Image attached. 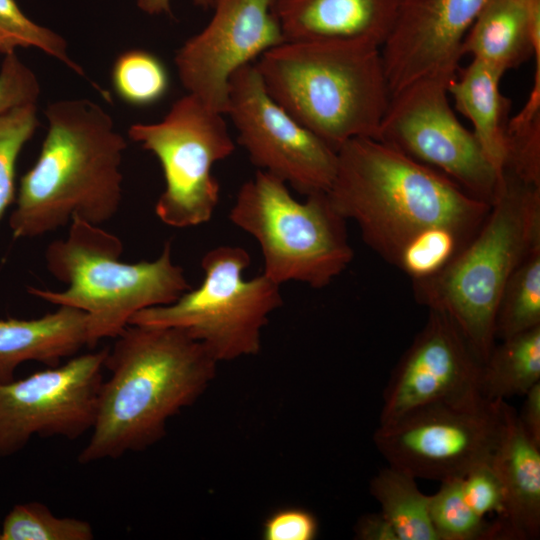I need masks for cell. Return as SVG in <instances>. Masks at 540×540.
<instances>
[{
	"label": "cell",
	"instance_id": "cell-1",
	"mask_svg": "<svg viewBox=\"0 0 540 540\" xmlns=\"http://www.w3.org/2000/svg\"><path fill=\"white\" fill-rule=\"evenodd\" d=\"M327 196L364 242L412 281L448 264L476 235L489 204L440 171L373 138L337 150Z\"/></svg>",
	"mask_w": 540,
	"mask_h": 540
},
{
	"label": "cell",
	"instance_id": "cell-2",
	"mask_svg": "<svg viewBox=\"0 0 540 540\" xmlns=\"http://www.w3.org/2000/svg\"><path fill=\"white\" fill-rule=\"evenodd\" d=\"M115 339L91 436L78 455L81 464L157 443L168 421L198 400L215 377L218 362L181 329L128 324Z\"/></svg>",
	"mask_w": 540,
	"mask_h": 540
},
{
	"label": "cell",
	"instance_id": "cell-3",
	"mask_svg": "<svg viewBox=\"0 0 540 540\" xmlns=\"http://www.w3.org/2000/svg\"><path fill=\"white\" fill-rule=\"evenodd\" d=\"M45 115L46 137L9 217L14 238L53 232L73 217L100 226L120 207L127 144L111 116L88 99L55 101Z\"/></svg>",
	"mask_w": 540,
	"mask_h": 540
},
{
	"label": "cell",
	"instance_id": "cell-4",
	"mask_svg": "<svg viewBox=\"0 0 540 540\" xmlns=\"http://www.w3.org/2000/svg\"><path fill=\"white\" fill-rule=\"evenodd\" d=\"M269 95L336 152L377 139L391 92L381 48L361 41H284L254 63Z\"/></svg>",
	"mask_w": 540,
	"mask_h": 540
},
{
	"label": "cell",
	"instance_id": "cell-5",
	"mask_svg": "<svg viewBox=\"0 0 540 540\" xmlns=\"http://www.w3.org/2000/svg\"><path fill=\"white\" fill-rule=\"evenodd\" d=\"M540 242V185L502 171L495 200L472 240L435 274L412 281L418 303L448 314L484 363L496 344L504 287Z\"/></svg>",
	"mask_w": 540,
	"mask_h": 540
},
{
	"label": "cell",
	"instance_id": "cell-6",
	"mask_svg": "<svg viewBox=\"0 0 540 540\" xmlns=\"http://www.w3.org/2000/svg\"><path fill=\"white\" fill-rule=\"evenodd\" d=\"M122 252L116 235L73 217L67 238L53 241L45 252L48 271L67 289L27 291L87 313L94 347L101 339L116 338L137 312L171 304L192 288L183 269L172 262L170 242L153 261L122 262Z\"/></svg>",
	"mask_w": 540,
	"mask_h": 540
},
{
	"label": "cell",
	"instance_id": "cell-7",
	"mask_svg": "<svg viewBox=\"0 0 540 540\" xmlns=\"http://www.w3.org/2000/svg\"><path fill=\"white\" fill-rule=\"evenodd\" d=\"M229 218L258 241L263 274L279 285L298 281L323 288L354 256L346 219L326 192L299 202L285 182L262 170L240 187Z\"/></svg>",
	"mask_w": 540,
	"mask_h": 540
},
{
	"label": "cell",
	"instance_id": "cell-8",
	"mask_svg": "<svg viewBox=\"0 0 540 540\" xmlns=\"http://www.w3.org/2000/svg\"><path fill=\"white\" fill-rule=\"evenodd\" d=\"M250 256L242 247L219 246L201 260L204 278L168 305L143 309L129 324L173 327L201 342L217 362L260 351L261 332L282 303L280 285L264 274L246 280Z\"/></svg>",
	"mask_w": 540,
	"mask_h": 540
},
{
	"label": "cell",
	"instance_id": "cell-9",
	"mask_svg": "<svg viewBox=\"0 0 540 540\" xmlns=\"http://www.w3.org/2000/svg\"><path fill=\"white\" fill-rule=\"evenodd\" d=\"M223 116L187 93L160 122L129 127V138L152 152L162 167L165 189L155 212L163 223L185 228L211 219L220 193L212 167L235 150Z\"/></svg>",
	"mask_w": 540,
	"mask_h": 540
},
{
	"label": "cell",
	"instance_id": "cell-10",
	"mask_svg": "<svg viewBox=\"0 0 540 540\" xmlns=\"http://www.w3.org/2000/svg\"><path fill=\"white\" fill-rule=\"evenodd\" d=\"M505 400L438 403L379 424L373 437L389 463L413 477L443 482L491 462L505 422Z\"/></svg>",
	"mask_w": 540,
	"mask_h": 540
},
{
	"label": "cell",
	"instance_id": "cell-11",
	"mask_svg": "<svg viewBox=\"0 0 540 540\" xmlns=\"http://www.w3.org/2000/svg\"><path fill=\"white\" fill-rule=\"evenodd\" d=\"M450 81L420 78L391 95L377 140L448 176L491 205L501 174L448 101Z\"/></svg>",
	"mask_w": 540,
	"mask_h": 540
},
{
	"label": "cell",
	"instance_id": "cell-12",
	"mask_svg": "<svg viewBox=\"0 0 540 540\" xmlns=\"http://www.w3.org/2000/svg\"><path fill=\"white\" fill-rule=\"evenodd\" d=\"M225 114L238 132V143L260 170L305 196L328 191L337 152L269 95L254 63L230 76Z\"/></svg>",
	"mask_w": 540,
	"mask_h": 540
},
{
	"label": "cell",
	"instance_id": "cell-13",
	"mask_svg": "<svg viewBox=\"0 0 540 540\" xmlns=\"http://www.w3.org/2000/svg\"><path fill=\"white\" fill-rule=\"evenodd\" d=\"M108 349L0 382V459L20 452L34 436L74 440L91 431Z\"/></svg>",
	"mask_w": 540,
	"mask_h": 540
},
{
	"label": "cell",
	"instance_id": "cell-14",
	"mask_svg": "<svg viewBox=\"0 0 540 540\" xmlns=\"http://www.w3.org/2000/svg\"><path fill=\"white\" fill-rule=\"evenodd\" d=\"M274 0H214L208 24L176 52L179 79L189 94L225 115L230 76L284 42Z\"/></svg>",
	"mask_w": 540,
	"mask_h": 540
},
{
	"label": "cell",
	"instance_id": "cell-15",
	"mask_svg": "<svg viewBox=\"0 0 540 540\" xmlns=\"http://www.w3.org/2000/svg\"><path fill=\"white\" fill-rule=\"evenodd\" d=\"M483 362L452 320L429 309L427 321L396 365L383 393L380 424L424 406L482 398Z\"/></svg>",
	"mask_w": 540,
	"mask_h": 540
},
{
	"label": "cell",
	"instance_id": "cell-16",
	"mask_svg": "<svg viewBox=\"0 0 540 540\" xmlns=\"http://www.w3.org/2000/svg\"><path fill=\"white\" fill-rule=\"evenodd\" d=\"M488 0H400L381 47L391 95L424 77L451 81L461 46Z\"/></svg>",
	"mask_w": 540,
	"mask_h": 540
},
{
	"label": "cell",
	"instance_id": "cell-17",
	"mask_svg": "<svg viewBox=\"0 0 540 540\" xmlns=\"http://www.w3.org/2000/svg\"><path fill=\"white\" fill-rule=\"evenodd\" d=\"M400 0H274L284 41H361L382 47Z\"/></svg>",
	"mask_w": 540,
	"mask_h": 540
},
{
	"label": "cell",
	"instance_id": "cell-18",
	"mask_svg": "<svg viewBox=\"0 0 540 540\" xmlns=\"http://www.w3.org/2000/svg\"><path fill=\"white\" fill-rule=\"evenodd\" d=\"M492 465L504 493V512L497 521L503 539L539 538L540 446L527 435L518 413L507 402Z\"/></svg>",
	"mask_w": 540,
	"mask_h": 540
},
{
	"label": "cell",
	"instance_id": "cell-19",
	"mask_svg": "<svg viewBox=\"0 0 540 540\" xmlns=\"http://www.w3.org/2000/svg\"><path fill=\"white\" fill-rule=\"evenodd\" d=\"M84 347L93 346L88 315L82 310L59 306L39 318H0V382L15 379V370L23 362L55 367Z\"/></svg>",
	"mask_w": 540,
	"mask_h": 540
},
{
	"label": "cell",
	"instance_id": "cell-20",
	"mask_svg": "<svg viewBox=\"0 0 540 540\" xmlns=\"http://www.w3.org/2000/svg\"><path fill=\"white\" fill-rule=\"evenodd\" d=\"M540 50V0H488L464 37L461 54L506 73Z\"/></svg>",
	"mask_w": 540,
	"mask_h": 540
},
{
	"label": "cell",
	"instance_id": "cell-21",
	"mask_svg": "<svg viewBox=\"0 0 540 540\" xmlns=\"http://www.w3.org/2000/svg\"><path fill=\"white\" fill-rule=\"evenodd\" d=\"M505 73L472 59L471 63L448 84L455 108L473 124V134L485 156L499 174L507 160V126L511 101L500 91Z\"/></svg>",
	"mask_w": 540,
	"mask_h": 540
},
{
	"label": "cell",
	"instance_id": "cell-22",
	"mask_svg": "<svg viewBox=\"0 0 540 540\" xmlns=\"http://www.w3.org/2000/svg\"><path fill=\"white\" fill-rule=\"evenodd\" d=\"M540 382V326L502 339L482 365L481 394L488 400L524 396Z\"/></svg>",
	"mask_w": 540,
	"mask_h": 540
},
{
	"label": "cell",
	"instance_id": "cell-23",
	"mask_svg": "<svg viewBox=\"0 0 540 540\" xmlns=\"http://www.w3.org/2000/svg\"><path fill=\"white\" fill-rule=\"evenodd\" d=\"M370 493L398 540H439L429 515V495L420 491L415 477L386 467L371 480Z\"/></svg>",
	"mask_w": 540,
	"mask_h": 540
},
{
	"label": "cell",
	"instance_id": "cell-24",
	"mask_svg": "<svg viewBox=\"0 0 540 540\" xmlns=\"http://www.w3.org/2000/svg\"><path fill=\"white\" fill-rule=\"evenodd\" d=\"M540 326V242L509 277L495 318V338L506 339Z\"/></svg>",
	"mask_w": 540,
	"mask_h": 540
},
{
	"label": "cell",
	"instance_id": "cell-25",
	"mask_svg": "<svg viewBox=\"0 0 540 540\" xmlns=\"http://www.w3.org/2000/svg\"><path fill=\"white\" fill-rule=\"evenodd\" d=\"M429 495V515L439 540L503 539L500 525L488 523L466 502L461 478L440 482Z\"/></svg>",
	"mask_w": 540,
	"mask_h": 540
},
{
	"label": "cell",
	"instance_id": "cell-26",
	"mask_svg": "<svg viewBox=\"0 0 540 540\" xmlns=\"http://www.w3.org/2000/svg\"><path fill=\"white\" fill-rule=\"evenodd\" d=\"M112 85L126 103L144 107L155 104L169 90V73L153 53L132 49L121 53L112 67Z\"/></svg>",
	"mask_w": 540,
	"mask_h": 540
},
{
	"label": "cell",
	"instance_id": "cell-27",
	"mask_svg": "<svg viewBox=\"0 0 540 540\" xmlns=\"http://www.w3.org/2000/svg\"><path fill=\"white\" fill-rule=\"evenodd\" d=\"M94 531L85 520L58 517L40 502L13 506L0 529V540H92Z\"/></svg>",
	"mask_w": 540,
	"mask_h": 540
},
{
	"label": "cell",
	"instance_id": "cell-28",
	"mask_svg": "<svg viewBox=\"0 0 540 540\" xmlns=\"http://www.w3.org/2000/svg\"><path fill=\"white\" fill-rule=\"evenodd\" d=\"M29 47L56 58L85 77L83 68L69 56L67 42L60 34L27 17L15 0H0V53L6 55Z\"/></svg>",
	"mask_w": 540,
	"mask_h": 540
},
{
	"label": "cell",
	"instance_id": "cell-29",
	"mask_svg": "<svg viewBox=\"0 0 540 540\" xmlns=\"http://www.w3.org/2000/svg\"><path fill=\"white\" fill-rule=\"evenodd\" d=\"M38 125L36 104L17 106L0 115V220L15 199L18 156Z\"/></svg>",
	"mask_w": 540,
	"mask_h": 540
},
{
	"label": "cell",
	"instance_id": "cell-30",
	"mask_svg": "<svg viewBox=\"0 0 540 540\" xmlns=\"http://www.w3.org/2000/svg\"><path fill=\"white\" fill-rule=\"evenodd\" d=\"M464 498L481 517L497 513L499 519L504 512V493L501 481L491 462L483 463L461 478Z\"/></svg>",
	"mask_w": 540,
	"mask_h": 540
},
{
	"label": "cell",
	"instance_id": "cell-31",
	"mask_svg": "<svg viewBox=\"0 0 540 540\" xmlns=\"http://www.w3.org/2000/svg\"><path fill=\"white\" fill-rule=\"evenodd\" d=\"M0 69V115L26 104H36L40 94L37 76L16 55H4Z\"/></svg>",
	"mask_w": 540,
	"mask_h": 540
},
{
	"label": "cell",
	"instance_id": "cell-32",
	"mask_svg": "<svg viewBox=\"0 0 540 540\" xmlns=\"http://www.w3.org/2000/svg\"><path fill=\"white\" fill-rule=\"evenodd\" d=\"M319 524L315 515L303 508L288 507L271 513L262 524L264 540H313Z\"/></svg>",
	"mask_w": 540,
	"mask_h": 540
},
{
	"label": "cell",
	"instance_id": "cell-33",
	"mask_svg": "<svg viewBox=\"0 0 540 540\" xmlns=\"http://www.w3.org/2000/svg\"><path fill=\"white\" fill-rule=\"evenodd\" d=\"M354 532L360 540H398L393 527L381 512L363 515L357 521Z\"/></svg>",
	"mask_w": 540,
	"mask_h": 540
},
{
	"label": "cell",
	"instance_id": "cell-34",
	"mask_svg": "<svg viewBox=\"0 0 540 540\" xmlns=\"http://www.w3.org/2000/svg\"><path fill=\"white\" fill-rule=\"evenodd\" d=\"M524 396L518 418L527 435L540 446V382L532 386Z\"/></svg>",
	"mask_w": 540,
	"mask_h": 540
},
{
	"label": "cell",
	"instance_id": "cell-35",
	"mask_svg": "<svg viewBox=\"0 0 540 540\" xmlns=\"http://www.w3.org/2000/svg\"><path fill=\"white\" fill-rule=\"evenodd\" d=\"M214 0H193L194 4L209 9ZM137 6L149 15L169 14L171 15L170 0H136Z\"/></svg>",
	"mask_w": 540,
	"mask_h": 540
}]
</instances>
